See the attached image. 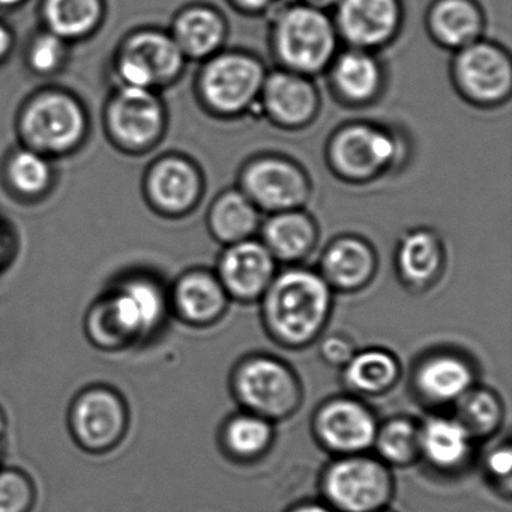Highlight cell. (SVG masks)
I'll return each mask as SVG.
<instances>
[{
    "label": "cell",
    "mask_w": 512,
    "mask_h": 512,
    "mask_svg": "<svg viewBox=\"0 0 512 512\" xmlns=\"http://www.w3.org/2000/svg\"><path fill=\"white\" fill-rule=\"evenodd\" d=\"M239 7L248 8V10H260L271 4L272 0H235Z\"/></svg>",
    "instance_id": "60d3db41"
},
{
    "label": "cell",
    "mask_w": 512,
    "mask_h": 512,
    "mask_svg": "<svg viewBox=\"0 0 512 512\" xmlns=\"http://www.w3.org/2000/svg\"><path fill=\"white\" fill-rule=\"evenodd\" d=\"M227 296L217 278L206 272H190L176 284L172 301L182 322L203 328L223 317Z\"/></svg>",
    "instance_id": "ffe728a7"
},
{
    "label": "cell",
    "mask_w": 512,
    "mask_h": 512,
    "mask_svg": "<svg viewBox=\"0 0 512 512\" xmlns=\"http://www.w3.org/2000/svg\"><path fill=\"white\" fill-rule=\"evenodd\" d=\"M223 19L206 7H193L179 14L173 26V40L184 56L206 58L223 44Z\"/></svg>",
    "instance_id": "d4e9b609"
},
{
    "label": "cell",
    "mask_w": 512,
    "mask_h": 512,
    "mask_svg": "<svg viewBox=\"0 0 512 512\" xmlns=\"http://www.w3.org/2000/svg\"><path fill=\"white\" fill-rule=\"evenodd\" d=\"M473 437L455 418L433 416L419 425V454L437 472L455 473L472 457Z\"/></svg>",
    "instance_id": "ac0fdd59"
},
{
    "label": "cell",
    "mask_w": 512,
    "mask_h": 512,
    "mask_svg": "<svg viewBox=\"0 0 512 512\" xmlns=\"http://www.w3.org/2000/svg\"><path fill=\"white\" fill-rule=\"evenodd\" d=\"M259 224L256 206L245 194L230 191L215 202L211 211L214 235L223 242L247 241Z\"/></svg>",
    "instance_id": "1f68e13d"
},
{
    "label": "cell",
    "mask_w": 512,
    "mask_h": 512,
    "mask_svg": "<svg viewBox=\"0 0 512 512\" xmlns=\"http://www.w3.org/2000/svg\"><path fill=\"white\" fill-rule=\"evenodd\" d=\"M485 470L496 487L511 490L512 449L508 443L491 449L485 460Z\"/></svg>",
    "instance_id": "8d00e7d4"
},
{
    "label": "cell",
    "mask_w": 512,
    "mask_h": 512,
    "mask_svg": "<svg viewBox=\"0 0 512 512\" xmlns=\"http://www.w3.org/2000/svg\"><path fill=\"white\" fill-rule=\"evenodd\" d=\"M373 448L389 467L412 466L419 454V425L406 416L388 419L377 428Z\"/></svg>",
    "instance_id": "d6a6232c"
},
{
    "label": "cell",
    "mask_w": 512,
    "mask_h": 512,
    "mask_svg": "<svg viewBox=\"0 0 512 512\" xmlns=\"http://www.w3.org/2000/svg\"><path fill=\"white\" fill-rule=\"evenodd\" d=\"M454 74L461 91L476 103H497L511 89L509 59L490 44L463 47L455 59Z\"/></svg>",
    "instance_id": "4fadbf2b"
},
{
    "label": "cell",
    "mask_w": 512,
    "mask_h": 512,
    "mask_svg": "<svg viewBox=\"0 0 512 512\" xmlns=\"http://www.w3.org/2000/svg\"><path fill=\"white\" fill-rule=\"evenodd\" d=\"M184 67V53L172 37L160 31L131 35L118 56V73L124 86L149 89L173 82Z\"/></svg>",
    "instance_id": "9c48e42d"
},
{
    "label": "cell",
    "mask_w": 512,
    "mask_h": 512,
    "mask_svg": "<svg viewBox=\"0 0 512 512\" xmlns=\"http://www.w3.org/2000/svg\"><path fill=\"white\" fill-rule=\"evenodd\" d=\"M7 179L22 196H40L52 181V167L43 155L32 149H22L8 161Z\"/></svg>",
    "instance_id": "836d02e7"
},
{
    "label": "cell",
    "mask_w": 512,
    "mask_h": 512,
    "mask_svg": "<svg viewBox=\"0 0 512 512\" xmlns=\"http://www.w3.org/2000/svg\"><path fill=\"white\" fill-rule=\"evenodd\" d=\"M86 133V115L79 101L64 92H44L23 110L20 134L38 154H65L79 146Z\"/></svg>",
    "instance_id": "8992f818"
},
{
    "label": "cell",
    "mask_w": 512,
    "mask_h": 512,
    "mask_svg": "<svg viewBox=\"0 0 512 512\" xmlns=\"http://www.w3.org/2000/svg\"><path fill=\"white\" fill-rule=\"evenodd\" d=\"M397 0H340L338 29L356 47L386 43L398 25Z\"/></svg>",
    "instance_id": "e0dca14e"
},
{
    "label": "cell",
    "mask_w": 512,
    "mask_h": 512,
    "mask_svg": "<svg viewBox=\"0 0 512 512\" xmlns=\"http://www.w3.org/2000/svg\"><path fill=\"white\" fill-rule=\"evenodd\" d=\"M37 487L25 470L0 467V512H32Z\"/></svg>",
    "instance_id": "e575fe53"
},
{
    "label": "cell",
    "mask_w": 512,
    "mask_h": 512,
    "mask_svg": "<svg viewBox=\"0 0 512 512\" xmlns=\"http://www.w3.org/2000/svg\"><path fill=\"white\" fill-rule=\"evenodd\" d=\"M377 428L379 422L373 410L355 397L329 398L313 415L314 437L337 457L370 451Z\"/></svg>",
    "instance_id": "ba28073f"
},
{
    "label": "cell",
    "mask_w": 512,
    "mask_h": 512,
    "mask_svg": "<svg viewBox=\"0 0 512 512\" xmlns=\"http://www.w3.org/2000/svg\"><path fill=\"white\" fill-rule=\"evenodd\" d=\"M373 272V253L356 239H343L332 245L323 259V278L338 290L361 289L373 277Z\"/></svg>",
    "instance_id": "cb8c5ba5"
},
{
    "label": "cell",
    "mask_w": 512,
    "mask_h": 512,
    "mask_svg": "<svg viewBox=\"0 0 512 512\" xmlns=\"http://www.w3.org/2000/svg\"><path fill=\"white\" fill-rule=\"evenodd\" d=\"M245 196L266 211H295L308 197L304 173L277 158L251 163L242 175Z\"/></svg>",
    "instance_id": "7c38bea8"
},
{
    "label": "cell",
    "mask_w": 512,
    "mask_h": 512,
    "mask_svg": "<svg viewBox=\"0 0 512 512\" xmlns=\"http://www.w3.org/2000/svg\"><path fill=\"white\" fill-rule=\"evenodd\" d=\"M377 512H394V511H389L388 508H385V509H382V511H377Z\"/></svg>",
    "instance_id": "bcb514c9"
},
{
    "label": "cell",
    "mask_w": 512,
    "mask_h": 512,
    "mask_svg": "<svg viewBox=\"0 0 512 512\" xmlns=\"http://www.w3.org/2000/svg\"><path fill=\"white\" fill-rule=\"evenodd\" d=\"M8 431V418L7 413L0 407V443L4 442L5 436Z\"/></svg>",
    "instance_id": "b9f144b4"
},
{
    "label": "cell",
    "mask_w": 512,
    "mask_h": 512,
    "mask_svg": "<svg viewBox=\"0 0 512 512\" xmlns=\"http://www.w3.org/2000/svg\"><path fill=\"white\" fill-rule=\"evenodd\" d=\"M230 388L245 412L271 422L283 421L298 412L304 389L296 371L271 355H250L238 362Z\"/></svg>",
    "instance_id": "3957f363"
},
{
    "label": "cell",
    "mask_w": 512,
    "mask_h": 512,
    "mask_svg": "<svg viewBox=\"0 0 512 512\" xmlns=\"http://www.w3.org/2000/svg\"><path fill=\"white\" fill-rule=\"evenodd\" d=\"M274 271V256L268 248L247 239L227 248L218 275L227 295L253 302L265 295L274 280Z\"/></svg>",
    "instance_id": "2e32d148"
},
{
    "label": "cell",
    "mask_w": 512,
    "mask_h": 512,
    "mask_svg": "<svg viewBox=\"0 0 512 512\" xmlns=\"http://www.w3.org/2000/svg\"><path fill=\"white\" fill-rule=\"evenodd\" d=\"M454 406V418L469 431L473 440L488 439L502 427L505 410L499 395L491 389L473 386Z\"/></svg>",
    "instance_id": "4dcf8cb0"
},
{
    "label": "cell",
    "mask_w": 512,
    "mask_h": 512,
    "mask_svg": "<svg viewBox=\"0 0 512 512\" xmlns=\"http://www.w3.org/2000/svg\"><path fill=\"white\" fill-rule=\"evenodd\" d=\"M335 89L350 103H367L376 97L382 74L376 61L367 53L347 52L332 68Z\"/></svg>",
    "instance_id": "f1b7e54d"
},
{
    "label": "cell",
    "mask_w": 512,
    "mask_h": 512,
    "mask_svg": "<svg viewBox=\"0 0 512 512\" xmlns=\"http://www.w3.org/2000/svg\"><path fill=\"white\" fill-rule=\"evenodd\" d=\"M265 83L262 65L241 53L217 56L200 76V94L211 109L223 115L244 112Z\"/></svg>",
    "instance_id": "30bf717a"
},
{
    "label": "cell",
    "mask_w": 512,
    "mask_h": 512,
    "mask_svg": "<svg viewBox=\"0 0 512 512\" xmlns=\"http://www.w3.org/2000/svg\"><path fill=\"white\" fill-rule=\"evenodd\" d=\"M68 424L71 436L83 451L106 454L127 436L130 425L127 401L110 386H88L71 403Z\"/></svg>",
    "instance_id": "5b68a950"
},
{
    "label": "cell",
    "mask_w": 512,
    "mask_h": 512,
    "mask_svg": "<svg viewBox=\"0 0 512 512\" xmlns=\"http://www.w3.org/2000/svg\"><path fill=\"white\" fill-rule=\"evenodd\" d=\"M397 154L391 136L367 127L355 125L341 131L332 142V163L347 178L367 179L391 166Z\"/></svg>",
    "instance_id": "9a60e30c"
},
{
    "label": "cell",
    "mask_w": 512,
    "mask_h": 512,
    "mask_svg": "<svg viewBox=\"0 0 512 512\" xmlns=\"http://www.w3.org/2000/svg\"><path fill=\"white\" fill-rule=\"evenodd\" d=\"M0 458H2V448H0Z\"/></svg>",
    "instance_id": "7dc6e473"
},
{
    "label": "cell",
    "mask_w": 512,
    "mask_h": 512,
    "mask_svg": "<svg viewBox=\"0 0 512 512\" xmlns=\"http://www.w3.org/2000/svg\"><path fill=\"white\" fill-rule=\"evenodd\" d=\"M398 269L407 286L427 289L439 277L442 269V247L430 232L407 235L398 248Z\"/></svg>",
    "instance_id": "484cf974"
},
{
    "label": "cell",
    "mask_w": 512,
    "mask_h": 512,
    "mask_svg": "<svg viewBox=\"0 0 512 512\" xmlns=\"http://www.w3.org/2000/svg\"><path fill=\"white\" fill-rule=\"evenodd\" d=\"M5 253V244H4V235L0 233V262H2V257H4Z\"/></svg>",
    "instance_id": "f6af8a7d"
},
{
    "label": "cell",
    "mask_w": 512,
    "mask_h": 512,
    "mask_svg": "<svg viewBox=\"0 0 512 512\" xmlns=\"http://www.w3.org/2000/svg\"><path fill=\"white\" fill-rule=\"evenodd\" d=\"M274 46L278 58L290 70L314 74L331 61L337 37L325 14L316 8L296 7L278 20Z\"/></svg>",
    "instance_id": "52a82bcc"
},
{
    "label": "cell",
    "mask_w": 512,
    "mask_h": 512,
    "mask_svg": "<svg viewBox=\"0 0 512 512\" xmlns=\"http://www.w3.org/2000/svg\"><path fill=\"white\" fill-rule=\"evenodd\" d=\"M65 41L52 32L40 35L29 50V65L41 74L53 73L65 59Z\"/></svg>",
    "instance_id": "d590c367"
},
{
    "label": "cell",
    "mask_w": 512,
    "mask_h": 512,
    "mask_svg": "<svg viewBox=\"0 0 512 512\" xmlns=\"http://www.w3.org/2000/svg\"><path fill=\"white\" fill-rule=\"evenodd\" d=\"M263 103L278 124L298 127L316 113L317 97L313 86L290 73H275L263 83Z\"/></svg>",
    "instance_id": "44dd1931"
},
{
    "label": "cell",
    "mask_w": 512,
    "mask_h": 512,
    "mask_svg": "<svg viewBox=\"0 0 512 512\" xmlns=\"http://www.w3.org/2000/svg\"><path fill=\"white\" fill-rule=\"evenodd\" d=\"M103 0H44L43 17L49 32L62 40L86 37L103 19Z\"/></svg>",
    "instance_id": "4316f807"
},
{
    "label": "cell",
    "mask_w": 512,
    "mask_h": 512,
    "mask_svg": "<svg viewBox=\"0 0 512 512\" xmlns=\"http://www.w3.org/2000/svg\"><path fill=\"white\" fill-rule=\"evenodd\" d=\"M476 371L472 362L460 353H430L413 368L412 386L418 398L430 406L455 404L475 386Z\"/></svg>",
    "instance_id": "5bb4252c"
},
{
    "label": "cell",
    "mask_w": 512,
    "mask_h": 512,
    "mask_svg": "<svg viewBox=\"0 0 512 512\" xmlns=\"http://www.w3.org/2000/svg\"><path fill=\"white\" fill-rule=\"evenodd\" d=\"M482 20L469 0H442L431 13V29L443 46L463 49L476 43Z\"/></svg>",
    "instance_id": "f546056e"
},
{
    "label": "cell",
    "mask_w": 512,
    "mask_h": 512,
    "mask_svg": "<svg viewBox=\"0 0 512 512\" xmlns=\"http://www.w3.org/2000/svg\"><path fill=\"white\" fill-rule=\"evenodd\" d=\"M320 490L326 505L337 512H377L394 496L391 467L373 455L337 457L323 470Z\"/></svg>",
    "instance_id": "277c9868"
},
{
    "label": "cell",
    "mask_w": 512,
    "mask_h": 512,
    "mask_svg": "<svg viewBox=\"0 0 512 512\" xmlns=\"http://www.w3.org/2000/svg\"><path fill=\"white\" fill-rule=\"evenodd\" d=\"M274 422L250 412L230 416L221 428L224 454L239 463L260 460L274 443Z\"/></svg>",
    "instance_id": "603a6c76"
},
{
    "label": "cell",
    "mask_w": 512,
    "mask_h": 512,
    "mask_svg": "<svg viewBox=\"0 0 512 512\" xmlns=\"http://www.w3.org/2000/svg\"><path fill=\"white\" fill-rule=\"evenodd\" d=\"M287 512H337L332 509L331 506L326 505L325 502H305L299 503V505L293 506Z\"/></svg>",
    "instance_id": "f35d334b"
},
{
    "label": "cell",
    "mask_w": 512,
    "mask_h": 512,
    "mask_svg": "<svg viewBox=\"0 0 512 512\" xmlns=\"http://www.w3.org/2000/svg\"><path fill=\"white\" fill-rule=\"evenodd\" d=\"M25 0H0V8H14L19 7Z\"/></svg>",
    "instance_id": "ee69618b"
},
{
    "label": "cell",
    "mask_w": 512,
    "mask_h": 512,
    "mask_svg": "<svg viewBox=\"0 0 512 512\" xmlns=\"http://www.w3.org/2000/svg\"><path fill=\"white\" fill-rule=\"evenodd\" d=\"M355 353V344L344 335H329L320 344V355L334 367L343 368Z\"/></svg>",
    "instance_id": "74e56055"
},
{
    "label": "cell",
    "mask_w": 512,
    "mask_h": 512,
    "mask_svg": "<svg viewBox=\"0 0 512 512\" xmlns=\"http://www.w3.org/2000/svg\"><path fill=\"white\" fill-rule=\"evenodd\" d=\"M401 368L398 359L388 350L368 349L356 352L343 367V382L353 394H386L397 385Z\"/></svg>",
    "instance_id": "7402d4cb"
},
{
    "label": "cell",
    "mask_w": 512,
    "mask_h": 512,
    "mask_svg": "<svg viewBox=\"0 0 512 512\" xmlns=\"http://www.w3.org/2000/svg\"><path fill=\"white\" fill-rule=\"evenodd\" d=\"M169 301L151 278H128L89 311L86 332L94 346L119 350L145 343L161 331Z\"/></svg>",
    "instance_id": "7a4b0ae2"
},
{
    "label": "cell",
    "mask_w": 512,
    "mask_h": 512,
    "mask_svg": "<svg viewBox=\"0 0 512 512\" xmlns=\"http://www.w3.org/2000/svg\"><path fill=\"white\" fill-rule=\"evenodd\" d=\"M107 130L127 151H145L164 130V109L149 89L124 86L107 106Z\"/></svg>",
    "instance_id": "8fae6325"
},
{
    "label": "cell",
    "mask_w": 512,
    "mask_h": 512,
    "mask_svg": "<svg viewBox=\"0 0 512 512\" xmlns=\"http://www.w3.org/2000/svg\"><path fill=\"white\" fill-rule=\"evenodd\" d=\"M262 299L269 337L290 350L317 341L331 316V286L322 275L307 269H290L274 278Z\"/></svg>",
    "instance_id": "6da1fadb"
},
{
    "label": "cell",
    "mask_w": 512,
    "mask_h": 512,
    "mask_svg": "<svg viewBox=\"0 0 512 512\" xmlns=\"http://www.w3.org/2000/svg\"><path fill=\"white\" fill-rule=\"evenodd\" d=\"M265 247L272 256L281 260L304 257L316 241L313 223L295 211L278 212L263 229Z\"/></svg>",
    "instance_id": "83f0119b"
},
{
    "label": "cell",
    "mask_w": 512,
    "mask_h": 512,
    "mask_svg": "<svg viewBox=\"0 0 512 512\" xmlns=\"http://www.w3.org/2000/svg\"><path fill=\"white\" fill-rule=\"evenodd\" d=\"M146 191L155 208L166 214H182L199 199L200 176L182 158H164L149 170Z\"/></svg>",
    "instance_id": "d6986e66"
},
{
    "label": "cell",
    "mask_w": 512,
    "mask_h": 512,
    "mask_svg": "<svg viewBox=\"0 0 512 512\" xmlns=\"http://www.w3.org/2000/svg\"><path fill=\"white\" fill-rule=\"evenodd\" d=\"M337 2H340V0H307L308 7L316 8V10L331 7V5L337 4Z\"/></svg>",
    "instance_id": "7bdbcfd3"
},
{
    "label": "cell",
    "mask_w": 512,
    "mask_h": 512,
    "mask_svg": "<svg viewBox=\"0 0 512 512\" xmlns=\"http://www.w3.org/2000/svg\"><path fill=\"white\" fill-rule=\"evenodd\" d=\"M11 47H13V35L7 26L0 23V61L10 53Z\"/></svg>",
    "instance_id": "ab89813d"
}]
</instances>
